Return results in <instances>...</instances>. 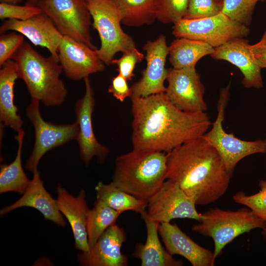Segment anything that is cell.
<instances>
[{
  "label": "cell",
  "mask_w": 266,
  "mask_h": 266,
  "mask_svg": "<svg viewBox=\"0 0 266 266\" xmlns=\"http://www.w3.org/2000/svg\"><path fill=\"white\" fill-rule=\"evenodd\" d=\"M133 149L169 153L202 136L212 123L205 112H186L175 106L165 93L131 97Z\"/></svg>",
  "instance_id": "cell-1"
},
{
  "label": "cell",
  "mask_w": 266,
  "mask_h": 266,
  "mask_svg": "<svg viewBox=\"0 0 266 266\" xmlns=\"http://www.w3.org/2000/svg\"><path fill=\"white\" fill-rule=\"evenodd\" d=\"M167 156L166 179L177 183L196 205H208L226 193L232 176L203 136L180 145Z\"/></svg>",
  "instance_id": "cell-2"
},
{
  "label": "cell",
  "mask_w": 266,
  "mask_h": 266,
  "mask_svg": "<svg viewBox=\"0 0 266 266\" xmlns=\"http://www.w3.org/2000/svg\"><path fill=\"white\" fill-rule=\"evenodd\" d=\"M167 162L165 152L133 149L116 158L110 183L147 201L166 179Z\"/></svg>",
  "instance_id": "cell-3"
},
{
  "label": "cell",
  "mask_w": 266,
  "mask_h": 266,
  "mask_svg": "<svg viewBox=\"0 0 266 266\" xmlns=\"http://www.w3.org/2000/svg\"><path fill=\"white\" fill-rule=\"evenodd\" d=\"M12 60L17 66L19 78L25 82L32 99L46 106L61 105L67 91L60 78L63 71L58 59L44 57L28 42L15 53Z\"/></svg>",
  "instance_id": "cell-4"
},
{
  "label": "cell",
  "mask_w": 266,
  "mask_h": 266,
  "mask_svg": "<svg viewBox=\"0 0 266 266\" xmlns=\"http://www.w3.org/2000/svg\"><path fill=\"white\" fill-rule=\"evenodd\" d=\"M266 226V221L248 208L234 211L213 208L201 214L200 223L193 226L192 230L213 239V252L216 259L224 247L236 237L256 229H263Z\"/></svg>",
  "instance_id": "cell-5"
},
{
  "label": "cell",
  "mask_w": 266,
  "mask_h": 266,
  "mask_svg": "<svg viewBox=\"0 0 266 266\" xmlns=\"http://www.w3.org/2000/svg\"><path fill=\"white\" fill-rule=\"evenodd\" d=\"M92 26L98 33L100 45L97 52L105 65L112 64L115 54L136 47L133 37L121 27V14L112 0H85Z\"/></svg>",
  "instance_id": "cell-6"
},
{
  "label": "cell",
  "mask_w": 266,
  "mask_h": 266,
  "mask_svg": "<svg viewBox=\"0 0 266 266\" xmlns=\"http://www.w3.org/2000/svg\"><path fill=\"white\" fill-rule=\"evenodd\" d=\"M230 97V85L221 89L217 103V115L212 128L202 136L218 151L225 166L233 176V170L243 158L257 153H266L265 140L247 141L226 132L223 127L225 108Z\"/></svg>",
  "instance_id": "cell-7"
},
{
  "label": "cell",
  "mask_w": 266,
  "mask_h": 266,
  "mask_svg": "<svg viewBox=\"0 0 266 266\" xmlns=\"http://www.w3.org/2000/svg\"><path fill=\"white\" fill-rule=\"evenodd\" d=\"M37 5L63 36L97 49L92 43V17L85 0H39Z\"/></svg>",
  "instance_id": "cell-8"
},
{
  "label": "cell",
  "mask_w": 266,
  "mask_h": 266,
  "mask_svg": "<svg viewBox=\"0 0 266 266\" xmlns=\"http://www.w3.org/2000/svg\"><path fill=\"white\" fill-rule=\"evenodd\" d=\"M249 33L247 26L231 19L222 12L200 19H183L172 28V34L176 38L201 41L213 48L236 38L245 37Z\"/></svg>",
  "instance_id": "cell-9"
},
{
  "label": "cell",
  "mask_w": 266,
  "mask_h": 266,
  "mask_svg": "<svg viewBox=\"0 0 266 266\" xmlns=\"http://www.w3.org/2000/svg\"><path fill=\"white\" fill-rule=\"evenodd\" d=\"M39 103V100L32 99L26 109V115L34 128L35 141L25 167L33 172L37 169L40 160L48 151L71 140H76L78 134L76 122L59 125L45 121L40 112Z\"/></svg>",
  "instance_id": "cell-10"
},
{
  "label": "cell",
  "mask_w": 266,
  "mask_h": 266,
  "mask_svg": "<svg viewBox=\"0 0 266 266\" xmlns=\"http://www.w3.org/2000/svg\"><path fill=\"white\" fill-rule=\"evenodd\" d=\"M196 203L175 182L167 179L147 201L146 215L150 220L160 223L174 219L188 218L200 221L201 214Z\"/></svg>",
  "instance_id": "cell-11"
},
{
  "label": "cell",
  "mask_w": 266,
  "mask_h": 266,
  "mask_svg": "<svg viewBox=\"0 0 266 266\" xmlns=\"http://www.w3.org/2000/svg\"><path fill=\"white\" fill-rule=\"evenodd\" d=\"M165 94L169 100L181 110L205 112L204 87L196 67L168 68Z\"/></svg>",
  "instance_id": "cell-12"
},
{
  "label": "cell",
  "mask_w": 266,
  "mask_h": 266,
  "mask_svg": "<svg viewBox=\"0 0 266 266\" xmlns=\"http://www.w3.org/2000/svg\"><path fill=\"white\" fill-rule=\"evenodd\" d=\"M146 51V66L142 72L140 80L131 87L132 96L146 97L152 95L165 93L168 68H166L169 46L164 35L154 40H148L143 47Z\"/></svg>",
  "instance_id": "cell-13"
},
{
  "label": "cell",
  "mask_w": 266,
  "mask_h": 266,
  "mask_svg": "<svg viewBox=\"0 0 266 266\" xmlns=\"http://www.w3.org/2000/svg\"><path fill=\"white\" fill-rule=\"evenodd\" d=\"M85 93L75 103L76 122L78 127L77 141L80 159L88 165L94 157L100 163L104 161L109 153L106 146L100 143L96 137L92 124V115L95 106L94 91L88 77L84 79Z\"/></svg>",
  "instance_id": "cell-14"
},
{
  "label": "cell",
  "mask_w": 266,
  "mask_h": 266,
  "mask_svg": "<svg viewBox=\"0 0 266 266\" xmlns=\"http://www.w3.org/2000/svg\"><path fill=\"white\" fill-rule=\"evenodd\" d=\"M58 58L65 74L73 80L84 79L105 69L96 49L66 36L59 45Z\"/></svg>",
  "instance_id": "cell-15"
},
{
  "label": "cell",
  "mask_w": 266,
  "mask_h": 266,
  "mask_svg": "<svg viewBox=\"0 0 266 266\" xmlns=\"http://www.w3.org/2000/svg\"><path fill=\"white\" fill-rule=\"evenodd\" d=\"M8 31L18 32L35 46L46 48L51 55L59 60L58 48L63 35L43 12L25 20H5L0 26V33Z\"/></svg>",
  "instance_id": "cell-16"
},
{
  "label": "cell",
  "mask_w": 266,
  "mask_h": 266,
  "mask_svg": "<svg viewBox=\"0 0 266 266\" xmlns=\"http://www.w3.org/2000/svg\"><path fill=\"white\" fill-rule=\"evenodd\" d=\"M210 56L226 61L236 66L243 75L242 84L245 88L263 87L262 68L255 58L249 41L244 37L233 39L214 48Z\"/></svg>",
  "instance_id": "cell-17"
},
{
  "label": "cell",
  "mask_w": 266,
  "mask_h": 266,
  "mask_svg": "<svg viewBox=\"0 0 266 266\" xmlns=\"http://www.w3.org/2000/svg\"><path fill=\"white\" fill-rule=\"evenodd\" d=\"M126 240L125 231L115 223L105 231L88 252L78 254V261L84 266H126L128 258L121 251Z\"/></svg>",
  "instance_id": "cell-18"
},
{
  "label": "cell",
  "mask_w": 266,
  "mask_h": 266,
  "mask_svg": "<svg viewBox=\"0 0 266 266\" xmlns=\"http://www.w3.org/2000/svg\"><path fill=\"white\" fill-rule=\"evenodd\" d=\"M159 233L166 251L171 255H179L193 266H212L216 259L213 252L194 241L176 224H159Z\"/></svg>",
  "instance_id": "cell-19"
},
{
  "label": "cell",
  "mask_w": 266,
  "mask_h": 266,
  "mask_svg": "<svg viewBox=\"0 0 266 266\" xmlns=\"http://www.w3.org/2000/svg\"><path fill=\"white\" fill-rule=\"evenodd\" d=\"M57 205L68 221L74 238L75 248L82 252L90 249L87 231V219L89 209L86 192L81 189L77 197L68 193L61 186L57 188Z\"/></svg>",
  "instance_id": "cell-20"
},
{
  "label": "cell",
  "mask_w": 266,
  "mask_h": 266,
  "mask_svg": "<svg viewBox=\"0 0 266 266\" xmlns=\"http://www.w3.org/2000/svg\"><path fill=\"white\" fill-rule=\"evenodd\" d=\"M30 207L39 211L46 220L64 227L66 225L63 215L59 210L56 200L47 192L44 187L39 171H33L29 186L23 196L16 201L2 207L0 216L21 207Z\"/></svg>",
  "instance_id": "cell-21"
},
{
  "label": "cell",
  "mask_w": 266,
  "mask_h": 266,
  "mask_svg": "<svg viewBox=\"0 0 266 266\" xmlns=\"http://www.w3.org/2000/svg\"><path fill=\"white\" fill-rule=\"evenodd\" d=\"M0 69V121L17 132L22 129L23 121L14 103V85L19 78L16 62L9 60Z\"/></svg>",
  "instance_id": "cell-22"
},
{
  "label": "cell",
  "mask_w": 266,
  "mask_h": 266,
  "mask_svg": "<svg viewBox=\"0 0 266 266\" xmlns=\"http://www.w3.org/2000/svg\"><path fill=\"white\" fill-rule=\"evenodd\" d=\"M146 211V210L140 214L146 227V240L144 244H137L133 256L140 260L141 266H182V261L173 258L164 249L158 235L160 223L149 219Z\"/></svg>",
  "instance_id": "cell-23"
},
{
  "label": "cell",
  "mask_w": 266,
  "mask_h": 266,
  "mask_svg": "<svg viewBox=\"0 0 266 266\" xmlns=\"http://www.w3.org/2000/svg\"><path fill=\"white\" fill-rule=\"evenodd\" d=\"M214 49L201 41L178 37L169 46V61L174 68L196 67L198 62L202 57L210 55Z\"/></svg>",
  "instance_id": "cell-24"
},
{
  "label": "cell",
  "mask_w": 266,
  "mask_h": 266,
  "mask_svg": "<svg viewBox=\"0 0 266 266\" xmlns=\"http://www.w3.org/2000/svg\"><path fill=\"white\" fill-rule=\"evenodd\" d=\"M15 139L18 142L16 156L9 165L0 166V193L15 192L23 194L30 185L29 180L25 173L22 164V152L25 132L18 131Z\"/></svg>",
  "instance_id": "cell-25"
},
{
  "label": "cell",
  "mask_w": 266,
  "mask_h": 266,
  "mask_svg": "<svg viewBox=\"0 0 266 266\" xmlns=\"http://www.w3.org/2000/svg\"><path fill=\"white\" fill-rule=\"evenodd\" d=\"M97 200L121 213L131 210L141 214L146 210L147 201L122 191L111 183L99 182L95 187Z\"/></svg>",
  "instance_id": "cell-26"
},
{
  "label": "cell",
  "mask_w": 266,
  "mask_h": 266,
  "mask_svg": "<svg viewBox=\"0 0 266 266\" xmlns=\"http://www.w3.org/2000/svg\"><path fill=\"white\" fill-rule=\"evenodd\" d=\"M112 0L121 14L122 24L140 27L156 20L155 0Z\"/></svg>",
  "instance_id": "cell-27"
},
{
  "label": "cell",
  "mask_w": 266,
  "mask_h": 266,
  "mask_svg": "<svg viewBox=\"0 0 266 266\" xmlns=\"http://www.w3.org/2000/svg\"><path fill=\"white\" fill-rule=\"evenodd\" d=\"M121 213L97 200L94 207L90 209L87 219V231L90 248L98 241L105 231L116 223Z\"/></svg>",
  "instance_id": "cell-28"
},
{
  "label": "cell",
  "mask_w": 266,
  "mask_h": 266,
  "mask_svg": "<svg viewBox=\"0 0 266 266\" xmlns=\"http://www.w3.org/2000/svg\"><path fill=\"white\" fill-rule=\"evenodd\" d=\"M266 0H222V12L231 19L248 26L257 3Z\"/></svg>",
  "instance_id": "cell-29"
},
{
  "label": "cell",
  "mask_w": 266,
  "mask_h": 266,
  "mask_svg": "<svg viewBox=\"0 0 266 266\" xmlns=\"http://www.w3.org/2000/svg\"><path fill=\"white\" fill-rule=\"evenodd\" d=\"M189 0H155L156 19L173 24L184 18Z\"/></svg>",
  "instance_id": "cell-30"
},
{
  "label": "cell",
  "mask_w": 266,
  "mask_h": 266,
  "mask_svg": "<svg viewBox=\"0 0 266 266\" xmlns=\"http://www.w3.org/2000/svg\"><path fill=\"white\" fill-rule=\"evenodd\" d=\"M260 190L252 195H246L244 192L236 193L233 200L237 203L242 204L250 209L258 217L266 221V180L259 182Z\"/></svg>",
  "instance_id": "cell-31"
},
{
  "label": "cell",
  "mask_w": 266,
  "mask_h": 266,
  "mask_svg": "<svg viewBox=\"0 0 266 266\" xmlns=\"http://www.w3.org/2000/svg\"><path fill=\"white\" fill-rule=\"evenodd\" d=\"M222 0H189L184 19H200L215 16L222 12Z\"/></svg>",
  "instance_id": "cell-32"
},
{
  "label": "cell",
  "mask_w": 266,
  "mask_h": 266,
  "mask_svg": "<svg viewBox=\"0 0 266 266\" xmlns=\"http://www.w3.org/2000/svg\"><path fill=\"white\" fill-rule=\"evenodd\" d=\"M144 58V54L134 47L123 53L120 58L113 59L112 64L117 66L118 74L128 81H131L134 76V69L136 65L140 63Z\"/></svg>",
  "instance_id": "cell-33"
},
{
  "label": "cell",
  "mask_w": 266,
  "mask_h": 266,
  "mask_svg": "<svg viewBox=\"0 0 266 266\" xmlns=\"http://www.w3.org/2000/svg\"><path fill=\"white\" fill-rule=\"evenodd\" d=\"M42 12L37 5L0 3V19L25 20Z\"/></svg>",
  "instance_id": "cell-34"
},
{
  "label": "cell",
  "mask_w": 266,
  "mask_h": 266,
  "mask_svg": "<svg viewBox=\"0 0 266 266\" xmlns=\"http://www.w3.org/2000/svg\"><path fill=\"white\" fill-rule=\"evenodd\" d=\"M24 42V36L18 32L1 33L0 36V66L12 59Z\"/></svg>",
  "instance_id": "cell-35"
},
{
  "label": "cell",
  "mask_w": 266,
  "mask_h": 266,
  "mask_svg": "<svg viewBox=\"0 0 266 266\" xmlns=\"http://www.w3.org/2000/svg\"><path fill=\"white\" fill-rule=\"evenodd\" d=\"M108 92L121 102L124 101L128 97L131 98L132 95L128 80L119 74L112 77Z\"/></svg>",
  "instance_id": "cell-36"
},
{
  "label": "cell",
  "mask_w": 266,
  "mask_h": 266,
  "mask_svg": "<svg viewBox=\"0 0 266 266\" xmlns=\"http://www.w3.org/2000/svg\"><path fill=\"white\" fill-rule=\"evenodd\" d=\"M251 48L261 67L266 68V30L258 42L251 45Z\"/></svg>",
  "instance_id": "cell-37"
},
{
  "label": "cell",
  "mask_w": 266,
  "mask_h": 266,
  "mask_svg": "<svg viewBox=\"0 0 266 266\" xmlns=\"http://www.w3.org/2000/svg\"><path fill=\"white\" fill-rule=\"evenodd\" d=\"M23 0H0V2L11 3V4H18Z\"/></svg>",
  "instance_id": "cell-38"
},
{
  "label": "cell",
  "mask_w": 266,
  "mask_h": 266,
  "mask_svg": "<svg viewBox=\"0 0 266 266\" xmlns=\"http://www.w3.org/2000/svg\"><path fill=\"white\" fill-rule=\"evenodd\" d=\"M38 1L39 0H28L26 3L32 5H37Z\"/></svg>",
  "instance_id": "cell-39"
},
{
  "label": "cell",
  "mask_w": 266,
  "mask_h": 266,
  "mask_svg": "<svg viewBox=\"0 0 266 266\" xmlns=\"http://www.w3.org/2000/svg\"><path fill=\"white\" fill-rule=\"evenodd\" d=\"M262 234L264 239L266 241V226L262 229Z\"/></svg>",
  "instance_id": "cell-40"
},
{
  "label": "cell",
  "mask_w": 266,
  "mask_h": 266,
  "mask_svg": "<svg viewBox=\"0 0 266 266\" xmlns=\"http://www.w3.org/2000/svg\"><path fill=\"white\" fill-rule=\"evenodd\" d=\"M265 142H266V139H265Z\"/></svg>",
  "instance_id": "cell-41"
}]
</instances>
